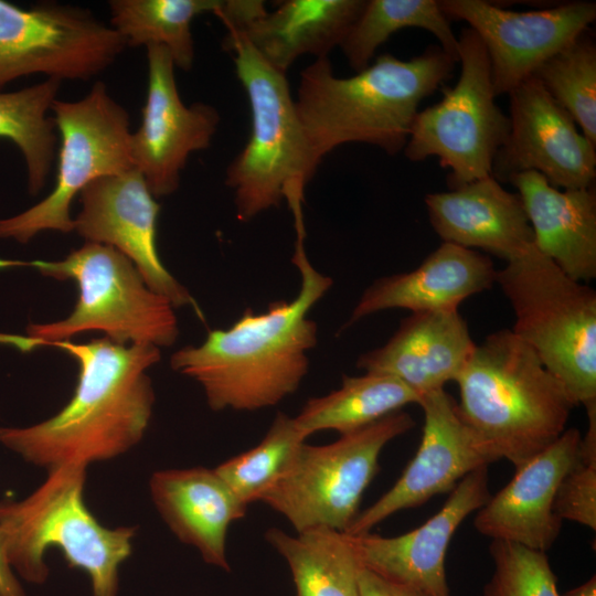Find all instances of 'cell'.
Here are the masks:
<instances>
[{
  "label": "cell",
  "mask_w": 596,
  "mask_h": 596,
  "mask_svg": "<svg viewBox=\"0 0 596 596\" xmlns=\"http://www.w3.org/2000/svg\"><path fill=\"white\" fill-rule=\"evenodd\" d=\"M496 283L514 311L512 331L576 405L596 402V291L534 244L497 270Z\"/></svg>",
  "instance_id": "cell-8"
},
{
  "label": "cell",
  "mask_w": 596,
  "mask_h": 596,
  "mask_svg": "<svg viewBox=\"0 0 596 596\" xmlns=\"http://www.w3.org/2000/svg\"><path fill=\"white\" fill-rule=\"evenodd\" d=\"M460 75L443 98L418 110L403 149L414 162L436 157L449 169V189L491 175L497 152L510 130L496 102L490 62L477 33L464 28L458 38Z\"/></svg>",
  "instance_id": "cell-11"
},
{
  "label": "cell",
  "mask_w": 596,
  "mask_h": 596,
  "mask_svg": "<svg viewBox=\"0 0 596 596\" xmlns=\"http://www.w3.org/2000/svg\"><path fill=\"white\" fill-rule=\"evenodd\" d=\"M464 423L515 468L553 444L576 404L512 330L476 344L457 376Z\"/></svg>",
  "instance_id": "cell-4"
},
{
  "label": "cell",
  "mask_w": 596,
  "mask_h": 596,
  "mask_svg": "<svg viewBox=\"0 0 596 596\" xmlns=\"http://www.w3.org/2000/svg\"><path fill=\"white\" fill-rule=\"evenodd\" d=\"M146 49L148 93L141 124L130 135V156L150 192L160 198L177 191L190 153L210 147L220 114L205 103L184 105L168 49L161 45Z\"/></svg>",
  "instance_id": "cell-17"
},
{
  "label": "cell",
  "mask_w": 596,
  "mask_h": 596,
  "mask_svg": "<svg viewBox=\"0 0 596 596\" xmlns=\"http://www.w3.org/2000/svg\"><path fill=\"white\" fill-rule=\"evenodd\" d=\"M0 596H25L24 590L6 561L0 542Z\"/></svg>",
  "instance_id": "cell-36"
},
{
  "label": "cell",
  "mask_w": 596,
  "mask_h": 596,
  "mask_svg": "<svg viewBox=\"0 0 596 596\" xmlns=\"http://www.w3.org/2000/svg\"><path fill=\"white\" fill-rule=\"evenodd\" d=\"M493 573L483 596H561L545 552L492 540Z\"/></svg>",
  "instance_id": "cell-33"
},
{
  "label": "cell",
  "mask_w": 596,
  "mask_h": 596,
  "mask_svg": "<svg viewBox=\"0 0 596 596\" xmlns=\"http://www.w3.org/2000/svg\"><path fill=\"white\" fill-rule=\"evenodd\" d=\"M149 489L158 513L177 539L193 546L206 564L230 572L227 532L245 517L247 508L214 468L158 470Z\"/></svg>",
  "instance_id": "cell-23"
},
{
  "label": "cell",
  "mask_w": 596,
  "mask_h": 596,
  "mask_svg": "<svg viewBox=\"0 0 596 596\" xmlns=\"http://www.w3.org/2000/svg\"><path fill=\"white\" fill-rule=\"evenodd\" d=\"M88 465L47 470L43 483L22 500L0 501V542L14 574L31 584L50 575L46 551L58 549L72 568L86 573L92 596H118L119 568L131 555L135 526L107 528L86 507Z\"/></svg>",
  "instance_id": "cell-5"
},
{
  "label": "cell",
  "mask_w": 596,
  "mask_h": 596,
  "mask_svg": "<svg viewBox=\"0 0 596 596\" xmlns=\"http://www.w3.org/2000/svg\"><path fill=\"white\" fill-rule=\"evenodd\" d=\"M553 508L562 521L596 529V464L577 460L560 482Z\"/></svg>",
  "instance_id": "cell-34"
},
{
  "label": "cell",
  "mask_w": 596,
  "mask_h": 596,
  "mask_svg": "<svg viewBox=\"0 0 596 596\" xmlns=\"http://www.w3.org/2000/svg\"><path fill=\"white\" fill-rule=\"evenodd\" d=\"M224 49L233 53L236 75L246 92L252 129L228 164L225 184L234 193L236 217L248 222L279 206L301 207L315 162L286 74L266 63L237 31H227Z\"/></svg>",
  "instance_id": "cell-7"
},
{
  "label": "cell",
  "mask_w": 596,
  "mask_h": 596,
  "mask_svg": "<svg viewBox=\"0 0 596 596\" xmlns=\"http://www.w3.org/2000/svg\"><path fill=\"white\" fill-rule=\"evenodd\" d=\"M490 497L488 466H483L464 477L443 508L419 528L392 538L370 532L349 535L364 568L429 596H450L446 551L461 522Z\"/></svg>",
  "instance_id": "cell-18"
},
{
  "label": "cell",
  "mask_w": 596,
  "mask_h": 596,
  "mask_svg": "<svg viewBox=\"0 0 596 596\" xmlns=\"http://www.w3.org/2000/svg\"><path fill=\"white\" fill-rule=\"evenodd\" d=\"M421 398L403 382L386 374L344 375L339 389L309 398L294 419L306 437L321 430L343 435L401 411L405 405L419 404Z\"/></svg>",
  "instance_id": "cell-27"
},
{
  "label": "cell",
  "mask_w": 596,
  "mask_h": 596,
  "mask_svg": "<svg viewBox=\"0 0 596 596\" xmlns=\"http://www.w3.org/2000/svg\"><path fill=\"white\" fill-rule=\"evenodd\" d=\"M414 425L409 414L397 411L331 444L305 443L288 471L258 501L296 532L313 528L347 532L379 469L382 449Z\"/></svg>",
  "instance_id": "cell-10"
},
{
  "label": "cell",
  "mask_w": 596,
  "mask_h": 596,
  "mask_svg": "<svg viewBox=\"0 0 596 596\" xmlns=\"http://www.w3.org/2000/svg\"><path fill=\"white\" fill-rule=\"evenodd\" d=\"M405 28L430 32L441 50L458 62V38L435 0H365L339 47L358 73L371 64L380 45Z\"/></svg>",
  "instance_id": "cell-29"
},
{
  "label": "cell",
  "mask_w": 596,
  "mask_h": 596,
  "mask_svg": "<svg viewBox=\"0 0 596 596\" xmlns=\"http://www.w3.org/2000/svg\"><path fill=\"white\" fill-rule=\"evenodd\" d=\"M457 61L439 45L407 61L385 53L351 77H337L328 57L300 74L297 113L317 164L348 142L401 152L421 102L453 74Z\"/></svg>",
  "instance_id": "cell-3"
},
{
  "label": "cell",
  "mask_w": 596,
  "mask_h": 596,
  "mask_svg": "<svg viewBox=\"0 0 596 596\" xmlns=\"http://www.w3.org/2000/svg\"><path fill=\"white\" fill-rule=\"evenodd\" d=\"M28 266L57 280H73L78 299L65 318L47 323H30L26 336L0 333V343L32 351L52 342L100 331L120 344L172 345L178 319L172 304L153 291L139 270L114 247L85 242L60 260H3L0 268Z\"/></svg>",
  "instance_id": "cell-6"
},
{
  "label": "cell",
  "mask_w": 596,
  "mask_h": 596,
  "mask_svg": "<svg viewBox=\"0 0 596 596\" xmlns=\"http://www.w3.org/2000/svg\"><path fill=\"white\" fill-rule=\"evenodd\" d=\"M81 210L74 231L85 242L114 247L139 270L146 284L174 308L190 307L205 322L189 290L166 268L157 248L160 204L134 168L99 178L78 195Z\"/></svg>",
  "instance_id": "cell-15"
},
{
  "label": "cell",
  "mask_w": 596,
  "mask_h": 596,
  "mask_svg": "<svg viewBox=\"0 0 596 596\" xmlns=\"http://www.w3.org/2000/svg\"><path fill=\"white\" fill-rule=\"evenodd\" d=\"M596 146V45L586 30L533 74Z\"/></svg>",
  "instance_id": "cell-32"
},
{
  "label": "cell",
  "mask_w": 596,
  "mask_h": 596,
  "mask_svg": "<svg viewBox=\"0 0 596 596\" xmlns=\"http://www.w3.org/2000/svg\"><path fill=\"white\" fill-rule=\"evenodd\" d=\"M60 135L57 170L51 193L25 211L0 219V238L26 244L45 231L71 233L73 200L93 181L134 169L128 111L96 82L83 98L53 103Z\"/></svg>",
  "instance_id": "cell-9"
},
{
  "label": "cell",
  "mask_w": 596,
  "mask_h": 596,
  "mask_svg": "<svg viewBox=\"0 0 596 596\" xmlns=\"http://www.w3.org/2000/svg\"><path fill=\"white\" fill-rule=\"evenodd\" d=\"M306 439L294 417L278 413L259 444L214 470L247 508L288 471Z\"/></svg>",
  "instance_id": "cell-31"
},
{
  "label": "cell",
  "mask_w": 596,
  "mask_h": 596,
  "mask_svg": "<svg viewBox=\"0 0 596 596\" xmlns=\"http://www.w3.org/2000/svg\"><path fill=\"white\" fill-rule=\"evenodd\" d=\"M508 182L522 200L536 248L574 280L594 279L595 188L561 191L534 171L514 174Z\"/></svg>",
  "instance_id": "cell-24"
},
{
  "label": "cell",
  "mask_w": 596,
  "mask_h": 596,
  "mask_svg": "<svg viewBox=\"0 0 596 596\" xmlns=\"http://www.w3.org/2000/svg\"><path fill=\"white\" fill-rule=\"evenodd\" d=\"M429 222L443 242L479 248L505 262L534 244L518 193L489 175L425 196Z\"/></svg>",
  "instance_id": "cell-22"
},
{
  "label": "cell",
  "mask_w": 596,
  "mask_h": 596,
  "mask_svg": "<svg viewBox=\"0 0 596 596\" xmlns=\"http://www.w3.org/2000/svg\"><path fill=\"white\" fill-rule=\"evenodd\" d=\"M475 347L458 309L412 312L384 345L360 355L356 366L393 376L422 397L455 381Z\"/></svg>",
  "instance_id": "cell-20"
},
{
  "label": "cell",
  "mask_w": 596,
  "mask_h": 596,
  "mask_svg": "<svg viewBox=\"0 0 596 596\" xmlns=\"http://www.w3.org/2000/svg\"><path fill=\"white\" fill-rule=\"evenodd\" d=\"M221 0H111V28L126 46L161 45L175 67L189 71L194 61L193 19L214 12Z\"/></svg>",
  "instance_id": "cell-28"
},
{
  "label": "cell",
  "mask_w": 596,
  "mask_h": 596,
  "mask_svg": "<svg viewBox=\"0 0 596 596\" xmlns=\"http://www.w3.org/2000/svg\"><path fill=\"white\" fill-rule=\"evenodd\" d=\"M508 95L509 136L494 157L491 177L501 183L534 171L555 188L594 187L596 146L541 82L531 75Z\"/></svg>",
  "instance_id": "cell-14"
},
{
  "label": "cell",
  "mask_w": 596,
  "mask_h": 596,
  "mask_svg": "<svg viewBox=\"0 0 596 596\" xmlns=\"http://www.w3.org/2000/svg\"><path fill=\"white\" fill-rule=\"evenodd\" d=\"M126 47L123 38L78 7L53 2L23 9L0 0V89L31 74L86 81Z\"/></svg>",
  "instance_id": "cell-12"
},
{
  "label": "cell",
  "mask_w": 596,
  "mask_h": 596,
  "mask_svg": "<svg viewBox=\"0 0 596 596\" xmlns=\"http://www.w3.org/2000/svg\"><path fill=\"white\" fill-rule=\"evenodd\" d=\"M78 364L71 400L52 417L28 427H0V443L25 461L53 469L116 458L143 437L155 391L147 370L160 361L151 344H120L106 337L56 341Z\"/></svg>",
  "instance_id": "cell-2"
},
{
  "label": "cell",
  "mask_w": 596,
  "mask_h": 596,
  "mask_svg": "<svg viewBox=\"0 0 596 596\" xmlns=\"http://www.w3.org/2000/svg\"><path fill=\"white\" fill-rule=\"evenodd\" d=\"M438 2L449 21L467 22L479 36L489 57L496 96L509 94L596 19V4L590 1L524 12L483 0Z\"/></svg>",
  "instance_id": "cell-13"
},
{
  "label": "cell",
  "mask_w": 596,
  "mask_h": 596,
  "mask_svg": "<svg viewBox=\"0 0 596 596\" xmlns=\"http://www.w3.org/2000/svg\"><path fill=\"white\" fill-rule=\"evenodd\" d=\"M581 432L568 428L522 466L496 496L478 510L473 525L491 538L545 552L556 541L562 520L554 498L564 476L578 460Z\"/></svg>",
  "instance_id": "cell-19"
},
{
  "label": "cell",
  "mask_w": 596,
  "mask_h": 596,
  "mask_svg": "<svg viewBox=\"0 0 596 596\" xmlns=\"http://www.w3.org/2000/svg\"><path fill=\"white\" fill-rule=\"evenodd\" d=\"M360 596H429L426 593L362 568L359 577Z\"/></svg>",
  "instance_id": "cell-35"
},
{
  "label": "cell",
  "mask_w": 596,
  "mask_h": 596,
  "mask_svg": "<svg viewBox=\"0 0 596 596\" xmlns=\"http://www.w3.org/2000/svg\"><path fill=\"white\" fill-rule=\"evenodd\" d=\"M424 413L421 445L394 486L352 521L345 533L360 535L408 508L450 492L473 470L499 460L464 423L457 402L444 389L422 396Z\"/></svg>",
  "instance_id": "cell-16"
},
{
  "label": "cell",
  "mask_w": 596,
  "mask_h": 596,
  "mask_svg": "<svg viewBox=\"0 0 596 596\" xmlns=\"http://www.w3.org/2000/svg\"><path fill=\"white\" fill-rule=\"evenodd\" d=\"M364 4L365 0H287L243 29L227 31L241 32L266 63L286 74L305 54L328 57Z\"/></svg>",
  "instance_id": "cell-25"
},
{
  "label": "cell",
  "mask_w": 596,
  "mask_h": 596,
  "mask_svg": "<svg viewBox=\"0 0 596 596\" xmlns=\"http://www.w3.org/2000/svg\"><path fill=\"white\" fill-rule=\"evenodd\" d=\"M60 84L58 79L47 78L15 92H0V138L12 141L21 151L31 194L44 187L53 164L57 135L47 113Z\"/></svg>",
  "instance_id": "cell-30"
},
{
  "label": "cell",
  "mask_w": 596,
  "mask_h": 596,
  "mask_svg": "<svg viewBox=\"0 0 596 596\" xmlns=\"http://www.w3.org/2000/svg\"><path fill=\"white\" fill-rule=\"evenodd\" d=\"M561 596H596V576Z\"/></svg>",
  "instance_id": "cell-37"
},
{
  "label": "cell",
  "mask_w": 596,
  "mask_h": 596,
  "mask_svg": "<svg viewBox=\"0 0 596 596\" xmlns=\"http://www.w3.org/2000/svg\"><path fill=\"white\" fill-rule=\"evenodd\" d=\"M265 540L286 561L296 596H360L363 565L348 533L313 528L291 535L270 528Z\"/></svg>",
  "instance_id": "cell-26"
},
{
  "label": "cell",
  "mask_w": 596,
  "mask_h": 596,
  "mask_svg": "<svg viewBox=\"0 0 596 596\" xmlns=\"http://www.w3.org/2000/svg\"><path fill=\"white\" fill-rule=\"evenodd\" d=\"M304 233L297 232L292 257L301 275L292 300L275 301L262 313L247 308L230 328L211 330L200 345H187L171 355V368L202 386L212 411L275 406L294 394L307 375L308 352L318 342V326L308 313L332 279L308 260Z\"/></svg>",
  "instance_id": "cell-1"
},
{
  "label": "cell",
  "mask_w": 596,
  "mask_h": 596,
  "mask_svg": "<svg viewBox=\"0 0 596 596\" xmlns=\"http://www.w3.org/2000/svg\"><path fill=\"white\" fill-rule=\"evenodd\" d=\"M496 276L488 255L443 242L417 268L371 284L342 329L387 309L412 312L458 309L465 299L491 288Z\"/></svg>",
  "instance_id": "cell-21"
}]
</instances>
